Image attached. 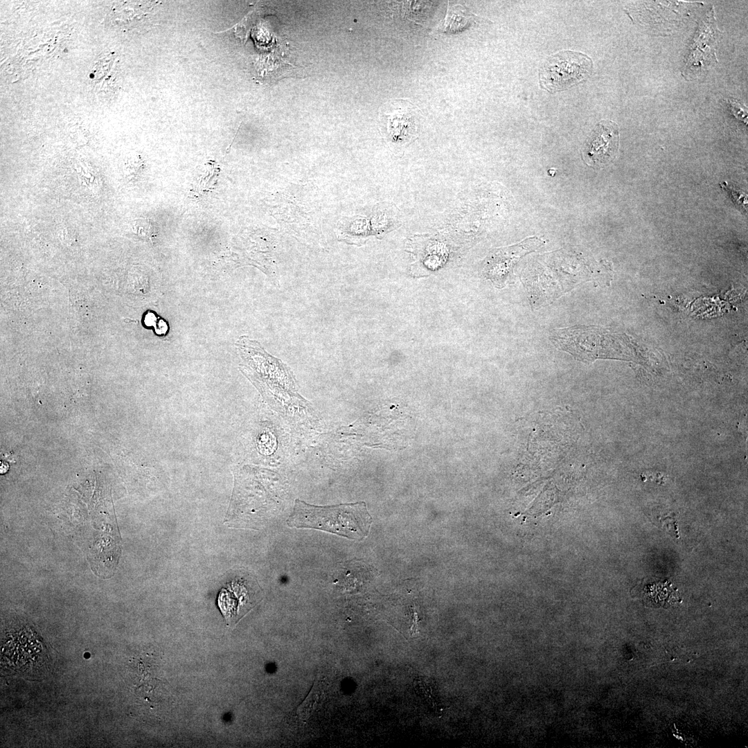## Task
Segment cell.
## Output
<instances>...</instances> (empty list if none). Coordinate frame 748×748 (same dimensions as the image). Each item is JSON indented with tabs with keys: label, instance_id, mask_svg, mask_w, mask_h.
Instances as JSON below:
<instances>
[{
	"label": "cell",
	"instance_id": "1",
	"mask_svg": "<svg viewBox=\"0 0 748 748\" xmlns=\"http://www.w3.org/2000/svg\"><path fill=\"white\" fill-rule=\"evenodd\" d=\"M372 522L364 501L318 506L296 499L287 519L290 527L314 528L355 540L368 535Z\"/></svg>",
	"mask_w": 748,
	"mask_h": 748
},
{
	"label": "cell",
	"instance_id": "2",
	"mask_svg": "<svg viewBox=\"0 0 748 748\" xmlns=\"http://www.w3.org/2000/svg\"><path fill=\"white\" fill-rule=\"evenodd\" d=\"M592 66V60L586 54L560 51L551 55L542 66L540 84L549 92L567 89L588 78Z\"/></svg>",
	"mask_w": 748,
	"mask_h": 748
},
{
	"label": "cell",
	"instance_id": "3",
	"mask_svg": "<svg viewBox=\"0 0 748 748\" xmlns=\"http://www.w3.org/2000/svg\"><path fill=\"white\" fill-rule=\"evenodd\" d=\"M618 146L617 124L603 120L596 124L585 141L582 150L584 160L592 168H603L616 159Z\"/></svg>",
	"mask_w": 748,
	"mask_h": 748
},
{
	"label": "cell",
	"instance_id": "4",
	"mask_svg": "<svg viewBox=\"0 0 748 748\" xmlns=\"http://www.w3.org/2000/svg\"><path fill=\"white\" fill-rule=\"evenodd\" d=\"M218 605L227 622L242 616L252 607L243 580L235 579L227 584L219 594Z\"/></svg>",
	"mask_w": 748,
	"mask_h": 748
},
{
	"label": "cell",
	"instance_id": "5",
	"mask_svg": "<svg viewBox=\"0 0 748 748\" xmlns=\"http://www.w3.org/2000/svg\"><path fill=\"white\" fill-rule=\"evenodd\" d=\"M540 244H536L535 242H528L514 247L512 254L505 256L502 253L501 255L496 253L487 266L488 278L499 285L504 283L512 271L513 264L517 260L516 259L521 257L523 255L522 253L531 251L533 247L540 246Z\"/></svg>",
	"mask_w": 748,
	"mask_h": 748
},
{
	"label": "cell",
	"instance_id": "6",
	"mask_svg": "<svg viewBox=\"0 0 748 748\" xmlns=\"http://www.w3.org/2000/svg\"><path fill=\"white\" fill-rule=\"evenodd\" d=\"M409 106L399 108L387 116V130L395 142L409 141L416 134V115Z\"/></svg>",
	"mask_w": 748,
	"mask_h": 748
},
{
	"label": "cell",
	"instance_id": "7",
	"mask_svg": "<svg viewBox=\"0 0 748 748\" xmlns=\"http://www.w3.org/2000/svg\"><path fill=\"white\" fill-rule=\"evenodd\" d=\"M461 6H455L449 8L443 31L448 33H456L467 28L470 21V15Z\"/></svg>",
	"mask_w": 748,
	"mask_h": 748
},
{
	"label": "cell",
	"instance_id": "8",
	"mask_svg": "<svg viewBox=\"0 0 748 748\" xmlns=\"http://www.w3.org/2000/svg\"><path fill=\"white\" fill-rule=\"evenodd\" d=\"M556 170L557 169H555V168L549 169V174L550 175V176H552V177L554 176L555 174Z\"/></svg>",
	"mask_w": 748,
	"mask_h": 748
},
{
	"label": "cell",
	"instance_id": "9",
	"mask_svg": "<svg viewBox=\"0 0 748 748\" xmlns=\"http://www.w3.org/2000/svg\"><path fill=\"white\" fill-rule=\"evenodd\" d=\"M90 656H91V654L89 652H86V653L84 654V657L86 658V659H89L90 657Z\"/></svg>",
	"mask_w": 748,
	"mask_h": 748
},
{
	"label": "cell",
	"instance_id": "10",
	"mask_svg": "<svg viewBox=\"0 0 748 748\" xmlns=\"http://www.w3.org/2000/svg\"><path fill=\"white\" fill-rule=\"evenodd\" d=\"M93 74H91L90 78H93Z\"/></svg>",
	"mask_w": 748,
	"mask_h": 748
}]
</instances>
